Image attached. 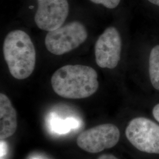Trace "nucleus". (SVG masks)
<instances>
[{
	"instance_id": "f257e3e1",
	"label": "nucleus",
	"mask_w": 159,
	"mask_h": 159,
	"mask_svg": "<svg viewBox=\"0 0 159 159\" xmlns=\"http://www.w3.org/2000/svg\"><path fill=\"white\" fill-rule=\"evenodd\" d=\"M52 88L60 96L81 99L91 96L98 90V74L92 67L83 65H66L52 75Z\"/></svg>"
},
{
	"instance_id": "f03ea898",
	"label": "nucleus",
	"mask_w": 159,
	"mask_h": 159,
	"mask_svg": "<svg viewBox=\"0 0 159 159\" xmlns=\"http://www.w3.org/2000/svg\"><path fill=\"white\" fill-rule=\"evenodd\" d=\"M3 54L9 71L15 79H25L34 71L35 49L31 38L24 31L14 30L7 35Z\"/></svg>"
},
{
	"instance_id": "7ed1b4c3",
	"label": "nucleus",
	"mask_w": 159,
	"mask_h": 159,
	"mask_svg": "<svg viewBox=\"0 0 159 159\" xmlns=\"http://www.w3.org/2000/svg\"><path fill=\"white\" fill-rule=\"evenodd\" d=\"M125 136L131 144L145 153L159 154V124L145 117H137L129 121Z\"/></svg>"
},
{
	"instance_id": "20e7f679",
	"label": "nucleus",
	"mask_w": 159,
	"mask_h": 159,
	"mask_svg": "<svg viewBox=\"0 0 159 159\" xmlns=\"http://www.w3.org/2000/svg\"><path fill=\"white\" fill-rule=\"evenodd\" d=\"M87 37L85 26L79 21H73L48 31L45 38V46L52 54L63 55L79 47Z\"/></svg>"
},
{
	"instance_id": "39448f33",
	"label": "nucleus",
	"mask_w": 159,
	"mask_h": 159,
	"mask_svg": "<svg viewBox=\"0 0 159 159\" xmlns=\"http://www.w3.org/2000/svg\"><path fill=\"white\" fill-rule=\"evenodd\" d=\"M120 138L117 126L111 123L96 125L80 133L77 139L78 146L90 153H98L116 146Z\"/></svg>"
},
{
	"instance_id": "423d86ee",
	"label": "nucleus",
	"mask_w": 159,
	"mask_h": 159,
	"mask_svg": "<svg viewBox=\"0 0 159 159\" xmlns=\"http://www.w3.org/2000/svg\"><path fill=\"white\" fill-rule=\"evenodd\" d=\"M122 40L117 29L110 26L106 29L97 40L95 57L98 66L114 69L120 61Z\"/></svg>"
},
{
	"instance_id": "0eeeda50",
	"label": "nucleus",
	"mask_w": 159,
	"mask_h": 159,
	"mask_svg": "<svg viewBox=\"0 0 159 159\" xmlns=\"http://www.w3.org/2000/svg\"><path fill=\"white\" fill-rule=\"evenodd\" d=\"M34 20L37 27L51 31L61 27L69 12L67 0H37Z\"/></svg>"
},
{
	"instance_id": "6e6552de",
	"label": "nucleus",
	"mask_w": 159,
	"mask_h": 159,
	"mask_svg": "<svg viewBox=\"0 0 159 159\" xmlns=\"http://www.w3.org/2000/svg\"><path fill=\"white\" fill-rule=\"evenodd\" d=\"M17 111L10 98L0 94V139L4 140L12 136L17 130Z\"/></svg>"
},
{
	"instance_id": "1a4fd4ad",
	"label": "nucleus",
	"mask_w": 159,
	"mask_h": 159,
	"mask_svg": "<svg viewBox=\"0 0 159 159\" xmlns=\"http://www.w3.org/2000/svg\"><path fill=\"white\" fill-rule=\"evenodd\" d=\"M148 74L152 87L159 91V44L153 46L149 52Z\"/></svg>"
},
{
	"instance_id": "9d476101",
	"label": "nucleus",
	"mask_w": 159,
	"mask_h": 159,
	"mask_svg": "<svg viewBox=\"0 0 159 159\" xmlns=\"http://www.w3.org/2000/svg\"><path fill=\"white\" fill-rule=\"evenodd\" d=\"M51 123L53 130L60 134L67 133L69 131L77 128L79 125L78 121L73 118H69L64 120L53 118Z\"/></svg>"
},
{
	"instance_id": "9b49d317",
	"label": "nucleus",
	"mask_w": 159,
	"mask_h": 159,
	"mask_svg": "<svg viewBox=\"0 0 159 159\" xmlns=\"http://www.w3.org/2000/svg\"><path fill=\"white\" fill-rule=\"evenodd\" d=\"M92 2L97 4H102L104 7L114 9L119 5L121 0H90Z\"/></svg>"
},
{
	"instance_id": "f8f14e48",
	"label": "nucleus",
	"mask_w": 159,
	"mask_h": 159,
	"mask_svg": "<svg viewBox=\"0 0 159 159\" xmlns=\"http://www.w3.org/2000/svg\"><path fill=\"white\" fill-rule=\"evenodd\" d=\"M152 114L154 119L159 123V102L154 106L152 110Z\"/></svg>"
},
{
	"instance_id": "ddd939ff",
	"label": "nucleus",
	"mask_w": 159,
	"mask_h": 159,
	"mask_svg": "<svg viewBox=\"0 0 159 159\" xmlns=\"http://www.w3.org/2000/svg\"><path fill=\"white\" fill-rule=\"evenodd\" d=\"M97 159H119L111 154H103L100 156Z\"/></svg>"
},
{
	"instance_id": "4468645a",
	"label": "nucleus",
	"mask_w": 159,
	"mask_h": 159,
	"mask_svg": "<svg viewBox=\"0 0 159 159\" xmlns=\"http://www.w3.org/2000/svg\"><path fill=\"white\" fill-rule=\"evenodd\" d=\"M148 1L151 4L159 7V0H148Z\"/></svg>"
}]
</instances>
